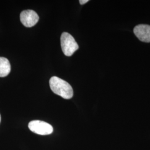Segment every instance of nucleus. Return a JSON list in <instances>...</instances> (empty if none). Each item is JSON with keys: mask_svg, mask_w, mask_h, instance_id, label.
<instances>
[{"mask_svg": "<svg viewBox=\"0 0 150 150\" xmlns=\"http://www.w3.org/2000/svg\"><path fill=\"white\" fill-rule=\"evenodd\" d=\"M50 86L54 93L64 99L69 100L74 95L71 86L66 81L57 77H52L50 80Z\"/></svg>", "mask_w": 150, "mask_h": 150, "instance_id": "nucleus-1", "label": "nucleus"}, {"mask_svg": "<svg viewBox=\"0 0 150 150\" xmlns=\"http://www.w3.org/2000/svg\"><path fill=\"white\" fill-rule=\"evenodd\" d=\"M61 45L63 53L66 56H71L79 48L75 38L67 32L62 33Z\"/></svg>", "mask_w": 150, "mask_h": 150, "instance_id": "nucleus-2", "label": "nucleus"}, {"mask_svg": "<svg viewBox=\"0 0 150 150\" xmlns=\"http://www.w3.org/2000/svg\"><path fill=\"white\" fill-rule=\"evenodd\" d=\"M28 128L33 132L40 135H48L53 132V127L51 125L40 120L31 121L28 123Z\"/></svg>", "mask_w": 150, "mask_h": 150, "instance_id": "nucleus-3", "label": "nucleus"}, {"mask_svg": "<svg viewBox=\"0 0 150 150\" xmlns=\"http://www.w3.org/2000/svg\"><path fill=\"white\" fill-rule=\"evenodd\" d=\"M20 20L25 27L34 26L39 20V16L35 11L33 10L23 11L20 14Z\"/></svg>", "mask_w": 150, "mask_h": 150, "instance_id": "nucleus-4", "label": "nucleus"}, {"mask_svg": "<svg viewBox=\"0 0 150 150\" xmlns=\"http://www.w3.org/2000/svg\"><path fill=\"white\" fill-rule=\"evenodd\" d=\"M136 36L142 42H150V26L148 25L141 24L136 26L134 29Z\"/></svg>", "mask_w": 150, "mask_h": 150, "instance_id": "nucleus-5", "label": "nucleus"}, {"mask_svg": "<svg viewBox=\"0 0 150 150\" xmlns=\"http://www.w3.org/2000/svg\"><path fill=\"white\" fill-rule=\"evenodd\" d=\"M11 64L5 57H0V77H4L10 74Z\"/></svg>", "mask_w": 150, "mask_h": 150, "instance_id": "nucleus-6", "label": "nucleus"}, {"mask_svg": "<svg viewBox=\"0 0 150 150\" xmlns=\"http://www.w3.org/2000/svg\"><path fill=\"white\" fill-rule=\"evenodd\" d=\"M88 1H89L88 0H80L79 2H80L81 5H84V4H86L87 2H88Z\"/></svg>", "mask_w": 150, "mask_h": 150, "instance_id": "nucleus-7", "label": "nucleus"}, {"mask_svg": "<svg viewBox=\"0 0 150 150\" xmlns=\"http://www.w3.org/2000/svg\"><path fill=\"white\" fill-rule=\"evenodd\" d=\"M0 122H1V115H0Z\"/></svg>", "mask_w": 150, "mask_h": 150, "instance_id": "nucleus-8", "label": "nucleus"}]
</instances>
